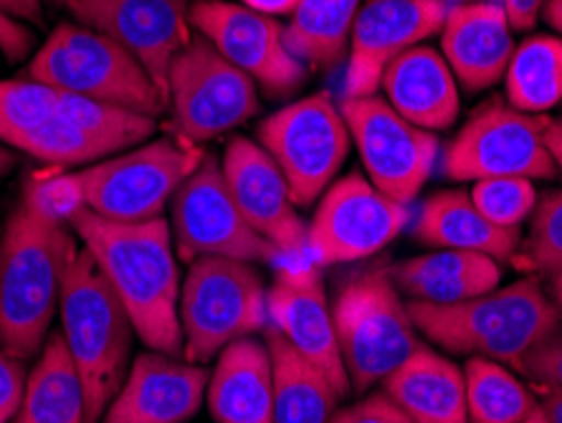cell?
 Wrapping results in <instances>:
<instances>
[{
    "mask_svg": "<svg viewBox=\"0 0 562 423\" xmlns=\"http://www.w3.org/2000/svg\"><path fill=\"white\" fill-rule=\"evenodd\" d=\"M99 269L125 304L137 337L155 353H183L180 330V269L170 223L106 221L89 209L71 221Z\"/></svg>",
    "mask_w": 562,
    "mask_h": 423,
    "instance_id": "1",
    "label": "cell"
},
{
    "mask_svg": "<svg viewBox=\"0 0 562 423\" xmlns=\"http://www.w3.org/2000/svg\"><path fill=\"white\" fill-rule=\"evenodd\" d=\"M77 234L19 203L0 234V347L26 360L46 345Z\"/></svg>",
    "mask_w": 562,
    "mask_h": 423,
    "instance_id": "2",
    "label": "cell"
},
{
    "mask_svg": "<svg viewBox=\"0 0 562 423\" xmlns=\"http://www.w3.org/2000/svg\"><path fill=\"white\" fill-rule=\"evenodd\" d=\"M408 312L418 333L441 350L512 368L562 327V310L537 279H519L457 304L408 302Z\"/></svg>",
    "mask_w": 562,
    "mask_h": 423,
    "instance_id": "3",
    "label": "cell"
},
{
    "mask_svg": "<svg viewBox=\"0 0 562 423\" xmlns=\"http://www.w3.org/2000/svg\"><path fill=\"white\" fill-rule=\"evenodd\" d=\"M61 337L87 391V423L104 419L106 405L125 383L132 355V325L94 256L79 248L61 292Z\"/></svg>",
    "mask_w": 562,
    "mask_h": 423,
    "instance_id": "4",
    "label": "cell"
},
{
    "mask_svg": "<svg viewBox=\"0 0 562 423\" xmlns=\"http://www.w3.org/2000/svg\"><path fill=\"white\" fill-rule=\"evenodd\" d=\"M337 345L355 393H368L418 350V327L387 264L352 271L333 300Z\"/></svg>",
    "mask_w": 562,
    "mask_h": 423,
    "instance_id": "5",
    "label": "cell"
},
{
    "mask_svg": "<svg viewBox=\"0 0 562 423\" xmlns=\"http://www.w3.org/2000/svg\"><path fill=\"white\" fill-rule=\"evenodd\" d=\"M26 74L66 94L117 104L155 120L170 107L165 91L135 56L81 23H59L33 56Z\"/></svg>",
    "mask_w": 562,
    "mask_h": 423,
    "instance_id": "6",
    "label": "cell"
},
{
    "mask_svg": "<svg viewBox=\"0 0 562 423\" xmlns=\"http://www.w3.org/2000/svg\"><path fill=\"white\" fill-rule=\"evenodd\" d=\"M267 285L249 261L201 256L180 287V330L188 363L205 365L236 339L269 327Z\"/></svg>",
    "mask_w": 562,
    "mask_h": 423,
    "instance_id": "7",
    "label": "cell"
},
{
    "mask_svg": "<svg viewBox=\"0 0 562 423\" xmlns=\"http://www.w3.org/2000/svg\"><path fill=\"white\" fill-rule=\"evenodd\" d=\"M203 157L193 143L162 137L79 170L77 176L89 211L106 221L145 223L162 219L172 196Z\"/></svg>",
    "mask_w": 562,
    "mask_h": 423,
    "instance_id": "8",
    "label": "cell"
},
{
    "mask_svg": "<svg viewBox=\"0 0 562 423\" xmlns=\"http://www.w3.org/2000/svg\"><path fill=\"white\" fill-rule=\"evenodd\" d=\"M256 135L284 172L296 209H307L333 186L352 145L340 104L327 91L281 107Z\"/></svg>",
    "mask_w": 562,
    "mask_h": 423,
    "instance_id": "9",
    "label": "cell"
},
{
    "mask_svg": "<svg viewBox=\"0 0 562 423\" xmlns=\"http://www.w3.org/2000/svg\"><path fill=\"white\" fill-rule=\"evenodd\" d=\"M168 102L180 140L201 145L259 112L256 81L201 33L188 41L168 74Z\"/></svg>",
    "mask_w": 562,
    "mask_h": 423,
    "instance_id": "10",
    "label": "cell"
},
{
    "mask_svg": "<svg viewBox=\"0 0 562 423\" xmlns=\"http://www.w3.org/2000/svg\"><path fill=\"white\" fill-rule=\"evenodd\" d=\"M548 118L519 112L492 99L471 114L464 130L443 151V172L451 180L555 178L558 165L544 143Z\"/></svg>",
    "mask_w": 562,
    "mask_h": 423,
    "instance_id": "11",
    "label": "cell"
},
{
    "mask_svg": "<svg viewBox=\"0 0 562 423\" xmlns=\"http://www.w3.org/2000/svg\"><path fill=\"white\" fill-rule=\"evenodd\" d=\"M170 234L180 261L221 256L249 264H269L279 254L244 219L223 178L221 163L205 155L170 201Z\"/></svg>",
    "mask_w": 562,
    "mask_h": 423,
    "instance_id": "12",
    "label": "cell"
},
{
    "mask_svg": "<svg viewBox=\"0 0 562 423\" xmlns=\"http://www.w3.org/2000/svg\"><path fill=\"white\" fill-rule=\"evenodd\" d=\"M411 223V205H403L350 172L335 180L307 226V252L319 267L370 259L391 246Z\"/></svg>",
    "mask_w": 562,
    "mask_h": 423,
    "instance_id": "13",
    "label": "cell"
},
{
    "mask_svg": "<svg viewBox=\"0 0 562 423\" xmlns=\"http://www.w3.org/2000/svg\"><path fill=\"white\" fill-rule=\"evenodd\" d=\"M340 110L368 180L393 201L411 205L431 178L438 160L436 132L403 120L383 97L342 99Z\"/></svg>",
    "mask_w": 562,
    "mask_h": 423,
    "instance_id": "14",
    "label": "cell"
},
{
    "mask_svg": "<svg viewBox=\"0 0 562 423\" xmlns=\"http://www.w3.org/2000/svg\"><path fill=\"white\" fill-rule=\"evenodd\" d=\"M190 26L271 97H289L307 81V64L292 54L277 19L244 3L195 0Z\"/></svg>",
    "mask_w": 562,
    "mask_h": 423,
    "instance_id": "15",
    "label": "cell"
},
{
    "mask_svg": "<svg viewBox=\"0 0 562 423\" xmlns=\"http://www.w3.org/2000/svg\"><path fill=\"white\" fill-rule=\"evenodd\" d=\"M81 26L120 44L168 97V74L188 46L190 0H64ZM170 104V102H168Z\"/></svg>",
    "mask_w": 562,
    "mask_h": 423,
    "instance_id": "16",
    "label": "cell"
},
{
    "mask_svg": "<svg viewBox=\"0 0 562 423\" xmlns=\"http://www.w3.org/2000/svg\"><path fill=\"white\" fill-rule=\"evenodd\" d=\"M446 13V0H370L362 5L350 33L345 99L375 97L387 66L441 31Z\"/></svg>",
    "mask_w": 562,
    "mask_h": 423,
    "instance_id": "17",
    "label": "cell"
},
{
    "mask_svg": "<svg viewBox=\"0 0 562 423\" xmlns=\"http://www.w3.org/2000/svg\"><path fill=\"white\" fill-rule=\"evenodd\" d=\"M267 307L269 327L307 358L333 383L337 396L350 393V378L337 345L333 302L317 264L281 269L267 292Z\"/></svg>",
    "mask_w": 562,
    "mask_h": 423,
    "instance_id": "18",
    "label": "cell"
},
{
    "mask_svg": "<svg viewBox=\"0 0 562 423\" xmlns=\"http://www.w3.org/2000/svg\"><path fill=\"white\" fill-rule=\"evenodd\" d=\"M221 170L238 211L256 234L277 246L279 254H300L307 248V223L296 213L284 172L259 143L249 137L231 140Z\"/></svg>",
    "mask_w": 562,
    "mask_h": 423,
    "instance_id": "19",
    "label": "cell"
},
{
    "mask_svg": "<svg viewBox=\"0 0 562 423\" xmlns=\"http://www.w3.org/2000/svg\"><path fill=\"white\" fill-rule=\"evenodd\" d=\"M209 370L176 355L143 353L104 411V423H186L201 409Z\"/></svg>",
    "mask_w": 562,
    "mask_h": 423,
    "instance_id": "20",
    "label": "cell"
},
{
    "mask_svg": "<svg viewBox=\"0 0 562 423\" xmlns=\"http://www.w3.org/2000/svg\"><path fill=\"white\" fill-rule=\"evenodd\" d=\"M443 59L467 91H484L507 74L515 38L497 0L449 5L441 26Z\"/></svg>",
    "mask_w": 562,
    "mask_h": 423,
    "instance_id": "21",
    "label": "cell"
},
{
    "mask_svg": "<svg viewBox=\"0 0 562 423\" xmlns=\"http://www.w3.org/2000/svg\"><path fill=\"white\" fill-rule=\"evenodd\" d=\"M216 423H274V360L267 339L241 337L223 347L205 388Z\"/></svg>",
    "mask_w": 562,
    "mask_h": 423,
    "instance_id": "22",
    "label": "cell"
},
{
    "mask_svg": "<svg viewBox=\"0 0 562 423\" xmlns=\"http://www.w3.org/2000/svg\"><path fill=\"white\" fill-rule=\"evenodd\" d=\"M385 102L403 120L428 132H443L459 120V81L436 48L413 46L387 66L380 81Z\"/></svg>",
    "mask_w": 562,
    "mask_h": 423,
    "instance_id": "23",
    "label": "cell"
},
{
    "mask_svg": "<svg viewBox=\"0 0 562 423\" xmlns=\"http://www.w3.org/2000/svg\"><path fill=\"white\" fill-rule=\"evenodd\" d=\"M413 238L434 248L476 252L507 261L515 259L522 246V229H502L492 223L464 190H438L420 205Z\"/></svg>",
    "mask_w": 562,
    "mask_h": 423,
    "instance_id": "24",
    "label": "cell"
},
{
    "mask_svg": "<svg viewBox=\"0 0 562 423\" xmlns=\"http://www.w3.org/2000/svg\"><path fill=\"white\" fill-rule=\"evenodd\" d=\"M383 393L413 423H469L464 370L424 343L383 380Z\"/></svg>",
    "mask_w": 562,
    "mask_h": 423,
    "instance_id": "25",
    "label": "cell"
},
{
    "mask_svg": "<svg viewBox=\"0 0 562 423\" xmlns=\"http://www.w3.org/2000/svg\"><path fill=\"white\" fill-rule=\"evenodd\" d=\"M391 277L408 302L457 304L497 289L502 267L486 254L436 248L431 254L391 264Z\"/></svg>",
    "mask_w": 562,
    "mask_h": 423,
    "instance_id": "26",
    "label": "cell"
},
{
    "mask_svg": "<svg viewBox=\"0 0 562 423\" xmlns=\"http://www.w3.org/2000/svg\"><path fill=\"white\" fill-rule=\"evenodd\" d=\"M11 423H87V391L61 333L41 347Z\"/></svg>",
    "mask_w": 562,
    "mask_h": 423,
    "instance_id": "27",
    "label": "cell"
},
{
    "mask_svg": "<svg viewBox=\"0 0 562 423\" xmlns=\"http://www.w3.org/2000/svg\"><path fill=\"white\" fill-rule=\"evenodd\" d=\"M274 360V423H327L340 396L274 327L263 330Z\"/></svg>",
    "mask_w": 562,
    "mask_h": 423,
    "instance_id": "28",
    "label": "cell"
},
{
    "mask_svg": "<svg viewBox=\"0 0 562 423\" xmlns=\"http://www.w3.org/2000/svg\"><path fill=\"white\" fill-rule=\"evenodd\" d=\"M362 0H300L292 23L284 29L286 44L307 66L333 69L350 46V33Z\"/></svg>",
    "mask_w": 562,
    "mask_h": 423,
    "instance_id": "29",
    "label": "cell"
},
{
    "mask_svg": "<svg viewBox=\"0 0 562 423\" xmlns=\"http://www.w3.org/2000/svg\"><path fill=\"white\" fill-rule=\"evenodd\" d=\"M504 81L507 102L519 112L540 114L562 104V38H525L515 46Z\"/></svg>",
    "mask_w": 562,
    "mask_h": 423,
    "instance_id": "30",
    "label": "cell"
},
{
    "mask_svg": "<svg viewBox=\"0 0 562 423\" xmlns=\"http://www.w3.org/2000/svg\"><path fill=\"white\" fill-rule=\"evenodd\" d=\"M464 383L469 423H525L540 411L530 388L497 360L469 358Z\"/></svg>",
    "mask_w": 562,
    "mask_h": 423,
    "instance_id": "31",
    "label": "cell"
},
{
    "mask_svg": "<svg viewBox=\"0 0 562 423\" xmlns=\"http://www.w3.org/2000/svg\"><path fill=\"white\" fill-rule=\"evenodd\" d=\"M59 114L77 124L87 137H92L106 155L145 143L157 127L155 118H147V114L97 102V99L66 94V91H59Z\"/></svg>",
    "mask_w": 562,
    "mask_h": 423,
    "instance_id": "32",
    "label": "cell"
},
{
    "mask_svg": "<svg viewBox=\"0 0 562 423\" xmlns=\"http://www.w3.org/2000/svg\"><path fill=\"white\" fill-rule=\"evenodd\" d=\"M56 112H59V89L33 79L0 81V140L15 151Z\"/></svg>",
    "mask_w": 562,
    "mask_h": 423,
    "instance_id": "33",
    "label": "cell"
},
{
    "mask_svg": "<svg viewBox=\"0 0 562 423\" xmlns=\"http://www.w3.org/2000/svg\"><path fill=\"white\" fill-rule=\"evenodd\" d=\"M517 256H522V261L535 271H562V188L537 196L530 231H527V238H522Z\"/></svg>",
    "mask_w": 562,
    "mask_h": 423,
    "instance_id": "34",
    "label": "cell"
},
{
    "mask_svg": "<svg viewBox=\"0 0 562 423\" xmlns=\"http://www.w3.org/2000/svg\"><path fill=\"white\" fill-rule=\"evenodd\" d=\"M19 151L38 157V160H44L48 165H56V168L92 163L106 155L92 137H87L77 124L64 120L59 112H56L44 127H38L33 135L23 140Z\"/></svg>",
    "mask_w": 562,
    "mask_h": 423,
    "instance_id": "35",
    "label": "cell"
},
{
    "mask_svg": "<svg viewBox=\"0 0 562 423\" xmlns=\"http://www.w3.org/2000/svg\"><path fill=\"white\" fill-rule=\"evenodd\" d=\"M471 201L502 229H522L537 205V190L527 178H486L471 188Z\"/></svg>",
    "mask_w": 562,
    "mask_h": 423,
    "instance_id": "36",
    "label": "cell"
},
{
    "mask_svg": "<svg viewBox=\"0 0 562 423\" xmlns=\"http://www.w3.org/2000/svg\"><path fill=\"white\" fill-rule=\"evenodd\" d=\"M23 203L46 221L69 226L77 215L87 209L85 188L77 172H44L33 176L23 193Z\"/></svg>",
    "mask_w": 562,
    "mask_h": 423,
    "instance_id": "37",
    "label": "cell"
},
{
    "mask_svg": "<svg viewBox=\"0 0 562 423\" xmlns=\"http://www.w3.org/2000/svg\"><path fill=\"white\" fill-rule=\"evenodd\" d=\"M515 370L532 380L540 391H562V327L525 353Z\"/></svg>",
    "mask_w": 562,
    "mask_h": 423,
    "instance_id": "38",
    "label": "cell"
},
{
    "mask_svg": "<svg viewBox=\"0 0 562 423\" xmlns=\"http://www.w3.org/2000/svg\"><path fill=\"white\" fill-rule=\"evenodd\" d=\"M327 423H413L383 391L360 398L358 403L335 411Z\"/></svg>",
    "mask_w": 562,
    "mask_h": 423,
    "instance_id": "39",
    "label": "cell"
},
{
    "mask_svg": "<svg viewBox=\"0 0 562 423\" xmlns=\"http://www.w3.org/2000/svg\"><path fill=\"white\" fill-rule=\"evenodd\" d=\"M26 365L0 347V423H11L26 391Z\"/></svg>",
    "mask_w": 562,
    "mask_h": 423,
    "instance_id": "40",
    "label": "cell"
},
{
    "mask_svg": "<svg viewBox=\"0 0 562 423\" xmlns=\"http://www.w3.org/2000/svg\"><path fill=\"white\" fill-rule=\"evenodd\" d=\"M33 46V36L31 31L23 26L21 21L11 19L0 11V52L5 54L8 62H19L31 52Z\"/></svg>",
    "mask_w": 562,
    "mask_h": 423,
    "instance_id": "41",
    "label": "cell"
},
{
    "mask_svg": "<svg viewBox=\"0 0 562 423\" xmlns=\"http://www.w3.org/2000/svg\"><path fill=\"white\" fill-rule=\"evenodd\" d=\"M512 31H532L542 15L544 0H497Z\"/></svg>",
    "mask_w": 562,
    "mask_h": 423,
    "instance_id": "42",
    "label": "cell"
},
{
    "mask_svg": "<svg viewBox=\"0 0 562 423\" xmlns=\"http://www.w3.org/2000/svg\"><path fill=\"white\" fill-rule=\"evenodd\" d=\"M0 11L11 15L15 21L41 23V19H44V13H41V0H0Z\"/></svg>",
    "mask_w": 562,
    "mask_h": 423,
    "instance_id": "43",
    "label": "cell"
},
{
    "mask_svg": "<svg viewBox=\"0 0 562 423\" xmlns=\"http://www.w3.org/2000/svg\"><path fill=\"white\" fill-rule=\"evenodd\" d=\"M246 8H251V11H259L263 15H271V19H277V15H289L296 11V5H300V0H241Z\"/></svg>",
    "mask_w": 562,
    "mask_h": 423,
    "instance_id": "44",
    "label": "cell"
},
{
    "mask_svg": "<svg viewBox=\"0 0 562 423\" xmlns=\"http://www.w3.org/2000/svg\"><path fill=\"white\" fill-rule=\"evenodd\" d=\"M544 143H548L552 160L562 172V120H548V124H544Z\"/></svg>",
    "mask_w": 562,
    "mask_h": 423,
    "instance_id": "45",
    "label": "cell"
},
{
    "mask_svg": "<svg viewBox=\"0 0 562 423\" xmlns=\"http://www.w3.org/2000/svg\"><path fill=\"white\" fill-rule=\"evenodd\" d=\"M540 411L550 423H562V391H542Z\"/></svg>",
    "mask_w": 562,
    "mask_h": 423,
    "instance_id": "46",
    "label": "cell"
},
{
    "mask_svg": "<svg viewBox=\"0 0 562 423\" xmlns=\"http://www.w3.org/2000/svg\"><path fill=\"white\" fill-rule=\"evenodd\" d=\"M544 21L558 33H562V0H548L544 3Z\"/></svg>",
    "mask_w": 562,
    "mask_h": 423,
    "instance_id": "47",
    "label": "cell"
},
{
    "mask_svg": "<svg viewBox=\"0 0 562 423\" xmlns=\"http://www.w3.org/2000/svg\"><path fill=\"white\" fill-rule=\"evenodd\" d=\"M13 165H15V155L8 151L5 145H0V178H3L5 172H11Z\"/></svg>",
    "mask_w": 562,
    "mask_h": 423,
    "instance_id": "48",
    "label": "cell"
},
{
    "mask_svg": "<svg viewBox=\"0 0 562 423\" xmlns=\"http://www.w3.org/2000/svg\"><path fill=\"white\" fill-rule=\"evenodd\" d=\"M552 292H555V302L562 310V271L555 274V285H552Z\"/></svg>",
    "mask_w": 562,
    "mask_h": 423,
    "instance_id": "49",
    "label": "cell"
},
{
    "mask_svg": "<svg viewBox=\"0 0 562 423\" xmlns=\"http://www.w3.org/2000/svg\"><path fill=\"white\" fill-rule=\"evenodd\" d=\"M525 423H550V421L542 416V411H537V413H535V416H530V419H527Z\"/></svg>",
    "mask_w": 562,
    "mask_h": 423,
    "instance_id": "50",
    "label": "cell"
},
{
    "mask_svg": "<svg viewBox=\"0 0 562 423\" xmlns=\"http://www.w3.org/2000/svg\"><path fill=\"white\" fill-rule=\"evenodd\" d=\"M446 3L453 5V3H476V0H446Z\"/></svg>",
    "mask_w": 562,
    "mask_h": 423,
    "instance_id": "51",
    "label": "cell"
},
{
    "mask_svg": "<svg viewBox=\"0 0 562 423\" xmlns=\"http://www.w3.org/2000/svg\"><path fill=\"white\" fill-rule=\"evenodd\" d=\"M52 3H54V5H59V3H64V0H52Z\"/></svg>",
    "mask_w": 562,
    "mask_h": 423,
    "instance_id": "52",
    "label": "cell"
}]
</instances>
